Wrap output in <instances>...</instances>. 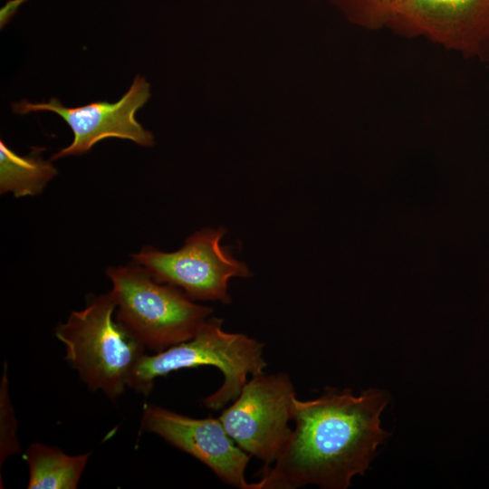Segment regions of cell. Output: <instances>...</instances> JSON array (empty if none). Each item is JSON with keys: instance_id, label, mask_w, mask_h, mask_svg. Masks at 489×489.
Segmentation results:
<instances>
[{"instance_id": "9c48e42d", "label": "cell", "mask_w": 489, "mask_h": 489, "mask_svg": "<svg viewBox=\"0 0 489 489\" xmlns=\"http://www.w3.org/2000/svg\"><path fill=\"white\" fill-rule=\"evenodd\" d=\"M141 428L197 458L225 483L248 489L244 473L251 455L229 436L219 418H193L149 404Z\"/></svg>"}, {"instance_id": "8fae6325", "label": "cell", "mask_w": 489, "mask_h": 489, "mask_svg": "<svg viewBox=\"0 0 489 489\" xmlns=\"http://www.w3.org/2000/svg\"><path fill=\"white\" fill-rule=\"evenodd\" d=\"M40 149L28 156H19L0 141V192L14 197L34 196L57 174L56 168L43 160Z\"/></svg>"}, {"instance_id": "3957f363", "label": "cell", "mask_w": 489, "mask_h": 489, "mask_svg": "<svg viewBox=\"0 0 489 489\" xmlns=\"http://www.w3.org/2000/svg\"><path fill=\"white\" fill-rule=\"evenodd\" d=\"M116 306L110 292L96 296L82 310L72 312L54 332L82 381L110 399L125 391L146 349L113 318Z\"/></svg>"}, {"instance_id": "ba28073f", "label": "cell", "mask_w": 489, "mask_h": 489, "mask_svg": "<svg viewBox=\"0 0 489 489\" xmlns=\"http://www.w3.org/2000/svg\"><path fill=\"white\" fill-rule=\"evenodd\" d=\"M149 83L137 75L127 92L116 102L96 101L76 108L65 107L58 99L48 102L32 103L23 100L12 105L17 114L52 111L61 116L73 132V140L52 156L50 160L67 156L82 155L106 138H120L151 147L155 144L152 133L136 120V111L150 97Z\"/></svg>"}, {"instance_id": "30bf717a", "label": "cell", "mask_w": 489, "mask_h": 489, "mask_svg": "<svg viewBox=\"0 0 489 489\" xmlns=\"http://www.w3.org/2000/svg\"><path fill=\"white\" fill-rule=\"evenodd\" d=\"M90 455H70L54 446L31 444L24 454L29 468L27 488L76 489Z\"/></svg>"}, {"instance_id": "7c38bea8", "label": "cell", "mask_w": 489, "mask_h": 489, "mask_svg": "<svg viewBox=\"0 0 489 489\" xmlns=\"http://www.w3.org/2000/svg\"><path fill=\"white\" fill-rule=\"evenodd\" d=\"M348 21L368 30L388 27L401 0H330Z\"/></svg>"}, {"instance_id": "7a4b0ae2", "label": "cell", "mask_w": 489, "mask_h": 489, "mask_svg": "<svg viewBox=\"0 0 489 489\" xmlns=\"http://www.w3.org/2000/svg\"><path fill=\"white\" fill-rule=\"evenodd\" d=\"M223 321L208 318L190 340L153 355L144 354L136 364L128 387L149 395L157 378L183 369L213 366L223 374L220 388L202 399L204 406L218 410L234 401L246 377L264 373V344L243 333L226 332Z\"/></svg>"}, {"instance_id": "277c9868", "label": "cell", "mask_w": 489, "mask_h": 489, "mask_svg": "<svg viewBox=\"0 0 489 489\" xmlns=\"http://www.w3.org/2000/svg\"><path fill=\"white\" fill-rule=\"evenodd\" d=\"M115 318L146 349L158 352L190 340L213 312L180 289L155 280L142 266L110 267Z\"/></svg>"}, {"instance_id": "6da1fadb", "label": "cell", "mask_w": 489, "mask_h": 489, "mask_svg": "<svg viewBox=\"0 0 489 489\" xmlns=\"http://www.w3.org/2000/svg\"><path fill=\"white\" fill-rule=\"evenodd\" d=\"M389 394L327 388L311 400L293 399L295 428L273 465L262 467L248 489H296L309 484L346 489L363 475L389 434L380 415Z\"/></svg>"}, {"instance_id": "52a82bcc", "label": "cell", "mask_w": 489, "mask_h": 489, "mask_svg": "<svg viewBox=\"0 0 489 489\" xmlns=\"http://www.w3.org/2000/svg\"><path fill=\"white\" fill-rule=\"evenodd\" d=\"M387 28L489 61V0H401Z\"/></svg>"}, {"instance_id": "5bb4252c", "label": "cell", "mask_w": 489, "mask_h": 489, "mask_svg": "<svg viewBox=\"0 0 489 489\" xmlns=\"http://www.w3.org/2000/svg\"><path fill=\"white\" fill-rule=\"evenodd\" d=\"M26 0H12L6 3V5L1 9V25L5 24L10 18L14 14L17 8Z\"/></svg>"}, {"instance_id": "8992f818", "label": "cell", "mask_w": 489, "mask_h": 489, "mask_svg": "<svg viewBox=\"0 0 489 489\" xmlns=\"http://www.w3.org/2000/svg\"><path fill=\"white\" fill-rule=\"evenodd\" d=\"M252 377L218 418L240 448L268 467L292 435L289 422L296 392L286 373Z\"/></svg>"}, {"instance_id": "5b68a950", "label": "cell", "mask_w": 489, "mask_h": 489, "mask_svg": "<svg viewBox=\"0 0 489 489\" xmlns=\"http://www.w3.org/2000/svg\"><path fill=\"white\" fill-rule=\"evenodd\" d=\"M225 227L203 228L188 236L175 252L149 246L132 255L133 263L144 267L159 283L173 285L192 300L231 302L228 282L233 277H249L247 265L223 246Z\"/></svg>"}, {"instance_id": "4fadbf2b", "label": "cell", "mask_w": 489, "mask_h": 489, "mask_svg": "<svg viewBox=\"0 0 489 489\" xmlns=\"http://www.w3.org/2000/svg\"><path fill=\"white\" fill-rule=\"evenodd\" d=\"M17 420L8 392L6 364H5L0 385V465L12 455L21 451L16 436Z\"/></svg>"}]
</instances>
